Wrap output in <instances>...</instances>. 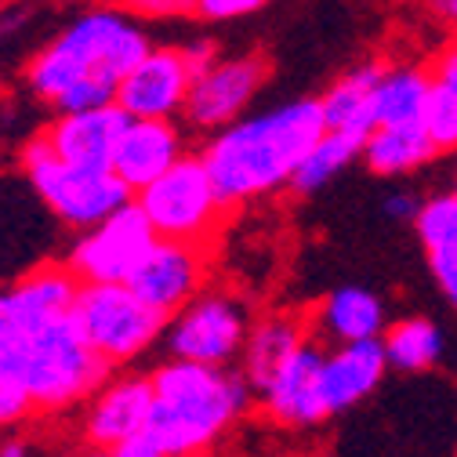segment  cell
Returning <instances> with one entry per match:
<instances>
[{
    "label": "cell",
    "instance_id": "6da1fadb",
    "mask_svg": "<svg viewBox=\"0 0 457 457\" xmlns=\"http://www.w3.org/2000/svg\"><path fill=\"white\" fill-rule=\"evenodd\" d=\"M109 374L73 309H44L12 287L0 291V378L19 385L37 414L80 411Z\"/></svg>",
    "mask_w": 457,
    "mask_h": 457
},
{
    "label": "cell",
    "instance_id": "7a4b0ae2",
    "mask_svg": "<svg viewBox=\"0 0 457 457\" xmlns=\"http://www.w3.org/2000/svg\"><path fill=\"white\" fill-rule=\"evenodd\" d=\"M153 40L142 19L120 8H87L54 33L26 66V87L51 112H77L117 102L120 80Z\"/></svg>",
    "mask_w": 457,
    "mask_h": 457
},
{
    "label": "cell",
    "instance_id": "3957f363",
    "mask_svg": "<svg viewBox=\"0 0 457 457\" xmlns=\"http://www.w3.org/2000/svg\"><path fill=\"white\" fill-rule=\"evenodd\" d=\"M254 399L258 392L244 370L170 356L153 370L149 421L117 450V457L204 453L247 418Z\"/></svg>",
    "mask_w": 457,
    "mask_h": 457
},
{
    "label": "cell",
    "instance_id": "277c9868",
    "mask_svg": "<svg viewBox=\"0 0 457 457\" xmlns=\"http://www.w3.org/2000/svg\"><path fill=\"white\" fill-rule=\"evenodd\" d=\"M327 131L320 98H291L207 135L200 156L228 207L287 189L312 142Z\"/></svg>",
    "mask_w": 457,
    "mask_h": 457
},
{
    "label": "cell",
    "instance_id": "5b68a950",
    "mask_svg": "<svg viewBox=\"0 0 457 457\" xmlns=\"http://www.w3.org/2000/svg\"><path fill=\"white\" fill-rule=\"evenodd\" d=\"M19 163H22L26 186L44 204V211L59 225L73 228V233L98 225L102 218H109L112 211H120L124 204L135 200V189L117 170L77 167L54 153L44 135H33L22 145Z\"/></svg>",
    "mask_w": 457,
    "mask_h": 457
},
{
    "label": "cell",
    "instance_id": "8992f818",
    "mask_svg": "<svg viewBox=\"0 0 457 457\" xmlns=\"http://www.w3.org/2000/svg\"><path fill=\"white\" fill-rule=\"evenodd\" d=\"M73 316L87 345L109 363L128 367L142 360L167 330V312L138 298L128 283H80Z\"/></svg>",
    "mask_w": 457,
    "mask_h": 457
},
{
    "label": "cell",
    "instance_id": "52a82bcc",
    "mask_svg": "<svg viewBox=\"0 0 457 457\" xmlns=\"http://www.w3.org/2000/svg\"><path fill=\"white\" fill-rule=\"evenodd\" d=\"M135 204L153 221L156 237L189 240V244H207V237H214L218 221L228 211L200 153H186L156 182L138 189Z\"/></svg>",
    "mask_w": 457,
    "mask_h": 457
},
{
    "label": "cell",
    "instance_id": "ba28073f",
    "mask_svg": "<svg viewBox=\"0 0 457 457\" xmlns=\"http://www.w3.org/2000/svg\"><path fill=\"white\" fill-rule=\"evenodd\" d=\"M251 309L244 298L228 291H200L167 320L163 349L167 356L228 367L240 363V353L251 334Z\"/></svg>",
    "mask_w": 457,
    "mask_h": 457
},
{
    "label": "cell",
    "instance_id": "9c48e42d",
    "mask_svg": "<svg viewBox=\"0 0 457 457\" xmlns=\"http://www.w3.org/2000/svg\"><path fill=\"white\" fill-rule=\"evenodd\" d=\"M153 244L156 228L131 200L98 225L80 228V237L66 251V265L80 276V283H128Z\"/></svg>",
    "mask_w": 457,
    "mask_h": 457
},
{
    "label": "cell",
    "instance_id": "30bf717a",
    "mask_svg": "<svg viewBox=\"0 0 457 457\" xmlns=\"http://www.w3.org/2000/svg\"><path fill=\"white\" fill-rule=\"evenodd\" d=\"M269 80L265 54H233V59H218L204 73L193 77L182 124L196 135H214L225 124L240 120L254 105L258 91Z\"/></svg>",
    "mask_w": 457,
    "mask_h": 457
},
{
    "label": "cell",
    "instance_id": "8fae6325",
    "mask_svg": "<svg viewBox=\"0 0 457 457\" xmlns=\"http://www.w3.org/2000/svg\"><path fill=\"white\" fill-rule=\"evenodd\" d=\"M149 411H153V374H120V378L109 374L80 407L77 436L87 450L117 453L149 421Z\"/></svg>",
    "mask_w": 457,
    "mask_h": 457
},
{
    "label": "cell",
    "instance_id": "7c38bea8",
    "mask_svg": "<svg viewBox=\"0 0 457 457\" xmlns=\"http://www.w3.org/2000/svg\"><path fill=\"white\" fill-rule=\"evenodd\" d=\"M204 283H207V254H204V244L156 237V244L149 247V254L131 272L128 287L138 298H145L153 309L175 316L186 302H193L204 291Z\"/></svg>",
    "mask_w": 457,
    "mask_h": 457
},
{
    "label": "cell",
    "instance_id": "4fadbf2b",
    "mask_svg": "<svg viewBox=\"0 0 457 457\" xmlns=\"http://www.w3.org/2000/svg\"><path fill=\"white\" fill-rule=\"evenodd\" d=\"M193 87V70L186 62V51L175 44H153L149 54L135 62V70L120 80L117 102L131 117H160L175 120L186 112V98Z\"/></svg>",
    "mask_w": 457,
    "mask_h": 457
},
{
    "label": "cell",
    "instance_id": "5bb4252c",
    "mask_svg": "<svg viewBox=\"0 0 457 457\" xmlns=\"http://www.w3.org/2000/svg\"><path fill=\"white\" fill-rule=\"evenodd\" d=\"M320 370H323V349H320V341L309 337L258 392L265 418L279 428H295V432L323 425L330 414L320 395Z\"/></svg>",
    "mask_w": 457,
    "mask_h": 457
},
{
    "label": "cell",
    "instance_id": "9a60e30c",
    "mask_svg": "<svg viewBox=\"0 0 457 457\" xmlns=\"http://www.w3.org/2000/svg\"><path fill=\"white\" fill-rule=\"evenodd\" d=\"M131 124V112L120 102H105L95 109H77V112H54V120L40 131L51 149L62 160L91 170H112L117 160V145Z\"/></svg>",
    "mask_w": 457,
    "mask_h": 457
},
{
    "label": "cell",
    "instance_id": "2e32d148",
    "mask_svg": "<svg viewBox=\"0 0 457 457\" xmlns=\"http://www.w3.org/2000/svg\"><path fill=\"white\" fill-rule=\"evenodd\" d=\"M388 370L392 367H388L381 337L330 345V353H323V370H320V395L327 414L334 418L360 407L363 399H370L381 388Z\"/></svg>",
    "mask_w": 457,
    "mask_h": 457
},
{
    "label": "cell",
    "instance_id": "e0dca14e",
    "mask_svg": "<svg viewBox=\"0 0 457 457\" xmlns=\"http://www.w3.org/2000/svg\"><path fill=\"white\" fill-rule=\"evenodd\" d=\"M186 156V128L175 120H160V117H131L112 170L138 193L149 182H156L163 170H170Z\"/></svg>",
    "mask_w": 457,
    "mask_h": 457
},
{
    "label": "cell",
    "instance_id": "ac0fdd59",
    "mask_svg": "<svg viewBox=\"0 0 457 457\" xmlns=\"http://www.w3.org/2000/svg\"><path fill=\"white\" fill-rule=\"evenodd\" d=\"M388 327V309L385 302L356 283L330 291L316 312H312V334L327 345H345V341H367L381 337Z\"/></svg>",
    "mask_w": 457,
    "mask_h": 457
},
{
    "label": "cell",
    "instance_id": "d6986e66",
    "mask_svg": "<svg viewBox=\"0 0 457 457\" xmlns=\"http://www.w3.org/2000/svg\"><path fill=\"white\" fill-rule=\"evenodd\" d=\"M305 341H309V327L295 312H269V316L254 320L247 345L240 353V370L254 385V392H262L269 385V378L287 363V356H295Z\"/></svg>",
    "mask_w": 457,
    "mask_h": 457
},
{
    "label": "cell",
    "instance_id": "ffe728a7",
    "mask_svg": "<svg viewBox=\"0 0 457 457\" xmlns=\"http://www.w3.org/2000/svg\"><path fill=\"white\" fill-rule=\"evenodd\" d=\"M439 149L432 145L421 120H399L378 124L363 142V163L378 179H403L414 175L425 163H432Z\"/></svg>",
    "mask_w": 457,
    "mask_h": 457
},
{
    "label": "cell",
    "instance_id": "44dd1931",
    "mask_svg": "<svg viewBox=\"0 0 457 457\" xmlns=\"http://www.w3.org/2000/svg\"><path fill=\"white\" fill-rule=\"evenodd\" d=\"M363 142H367V135L356 131V128H327V131L312 142V149L305 153V160L298 163L295 179H291V189L302 193V196L320 193V189L330 186L353 160H363Z\"/></svg>",
    "mask_w": 457,
    "mask_h": 457
},
{
    "label": "cell",
    "instance_id": "7402d4cb",
    "mask_svg": "<svg viewBox=\"0 0 457 457\" xmlns=\"http://www.w3.org/2000/svg\"><path fill=\"white\" fill-rule=\"evenodd\" d=\"M381 345L388 356V367L399 374H425L432 370L443 353H446V337L428 316H403L392 320L381 334Z\"/></svg>",
    "mask_w": 457,
    "mask_h": 457
},
{
    "label": "cell",
    "instance_id": "603a6c76",
    "mask_svg": "<svg viewBox=\"0 0 457 457\" xmlns=\"http://www.w3.org/2000/svg\"><path fill=\"white\" fill-rule=\"evenodd\" d=\"M381 73H385V66H378V62H363V66H353L349 73H341L320 95L327 128H356V131L370 135L374 131L370 105H374V87H378Z\"/></svg>",
    "mask_w": 457,
    "mask_h": 457
},
{
    "label": "cell",
    "instance_id": "cb8c5ba5",
    "mask_svg": "<svg viewBox=\"0 0 457 457\" xmlns=\"http://www.w3.org/2000/svg\"><path fill=\"white\" fill-rule=\"evenodd\" d=\"M432 70L421 66H388L374 87L370 120L378 124H399V120H421L425 102L432 95Z\"/></svg>",
    "mask_w": 457,
    "mask_h": 457
},
{
    "label": "cell",
    "instance_id": "d4e9b609",
    "mask_svg": "<svg viewBox=\"0 0 457 457\" xmlns=\"http://www.w3.org/2000/svg\"><path fill=\"white\" fill-rule=\"evenodd\" d=\"M414 233L425 254H457V189L421 204L414 218Z\"/></svg>",
    "mask_w": 457,
    "mask_h": 457
},
{
    "label": "cell",
    "instance_id": "484cf974",
    "mask_svg": "<svg viewBox=\"0 0 457 457\" xmlns=\"http://www.w3.org/2000/svg\"><path fill=\"white\" fill-rule=\"evenodd\" d=\"M421 124H425V131L439 153H457V95L450 87L432 84Z\"/></svg>",
    "mask_w": 457,
    "mask_h": 457
},
{
    "label": "cell",
    "instance_id": "4316f807",
    "mask_svg": "<svg viewBox=\"0 0 457 457\" xmlns=\"http://www.w3.org/2000/svg\"><path fill=\"white\" fill-rule=\"evenodd\" d=\"M120 4L142 22H167L196 15V0H120Z\"/></svg>",
    "mask_w": 457,
    "mask_h": 457
},
{
    "label": "cell",
    "instance_id": "83f0119b",
    "mask_svg": "<svg viewBox=\"0 0 457 457\" xmlns=\"http://www.w3.org/2000/svg\"><path fill=\"white\" fill-rule=\"evenodd\" d=\"M269 0H196V19L204 22H237L262 12Z\"/></svg>",
    "mask_w": 457,
    "mask_h": 457
},
{
    "label": "cell",
    "instance_id": "f1b7e54d",
    "mask_svg": "<svg viewBox=\"0 0 457 457\" xmlns=\"http://www.w3.org/2000/svg\"><path fill=\"white\" fill-rule=\"evenodd\" d=\"M33 414H37L33 399H29L19 385H12V381L0 378V432H8V428H15V425H22V421L33 418Z\"/></svg>",
    "mask_w": 457,
    "mask_h": 457
},
{
    "label": "cell",
    "instance_id": "f546056e",
    "mask_svg": "<svg viewBox=\"0 0 457 457\" xmlns=\"http://www.w3.org/2000/svg\"><path fill=\"white\" fill-rule=\"evenodd\" d=\"M428 269L439 295L457 309V254H428Z\"/></svg>",
    "mask_w": 457,
    "mask_h": 457
},
{
    "label": "cell",
    "instance_id": "4dcf8cb0",
    "mask_svg": "<svg viewBox=\"0 0 457 457\" xmlns=\"http://www.w3.org/2000/svg\"><path fill=\"white\" fill-rule=\"evenodd\" d=\"M432 80L443 84V87H450V91L457 95V29H453V37H450V40L439 47V54H436Z\"/></svg>",
    "mask_w": 457,
    "mask_h": 457
},
{
    "label": "cell",
    "instance_id": "1f68e13d",
    "mask_svg": "<svg viewBox=\"0 0 457 457\" xmlns=\"http://www.w3.org/2000/svg\"><path fill=\"white\" fill-rule=\"evenodd\" d=\"M425 200H418L414 189H392L385 200H381V211L392 218V221H414L418 211H421Z\"/></svg>",
    "mask_w": 457,
    "mask_h": 457
},
{
    "label": "cell",
    "instance_id": "d6a6232c",
    "mask_svg": "<svg viewBox=\"0 0 457 457\" xmlns=\"http://www.w3.org/2000/svg\"><path fill=\"white\" fill-rule=\"evenodd\" d=\"M182 51H186V62H189L193 77H196V73H204L211 62H218V44H214V40H207V37H196V40L182 44Z\"/></svg>",
    "mask_w": 457,
    "mask_h": 457
},
{
    "label": "cell",
    "instance_id": "836d02e7",
    "mask_svg": "<svg viewBox=\"0 0 457 457\" xmlns=\"http://www.w3.org/2000/svg\"><path fill=\"white\" fill-rule=\"evenodd\" d=\"M421 8H425L436 22L457 29V0H421Z\"/></svg>",
    "mask_w": 457,
    "mask_h": 457
},
{
    "label": "cell",
    "instance_id": "e575fe53",
    "mask_svg": "<svg viewBox=\"0 0 457 457\" xmlns=\"http://www.w3.org/2000/svg\"><path fill=\"white\" fill-rule=\"evenodd\" d=\"M33 443H22V439H0V453H8V457H22L29 453Z\"/></svg>",
    "mask_w": 457,
    "mask_h": 457
},
{
    "label": "cell",
    "instance_id": "d590c367",
    "mask_svg": "<svg viewBox=\"0 0 457 457\" xmlns=\"http://www.w3.org/2000/svg\"><path fill=\"white\" fill-rule=\"evenodd\" d=\"M453 189H457V186H453Z\"/></svg>",
    "mask_w": 457,
    "mask_h": 457
}]
</instances>
